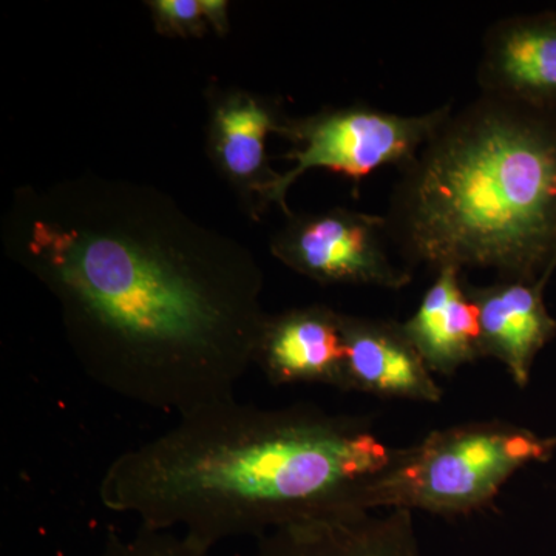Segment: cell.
I'll use <instances>...</instances> for the list:
<instances>
[{
	"instance_id": "obj_1",
	"label": "cell",
	"mask_w": 556,
	"mask_h": 556,
	"mask_svg": "<svg viewBox=\"0 0 556 556\" xmlns=\"http://www.w3.org/2000/svg\"><path fill=\"white\" fill-rule=\"evenodd\" d=\"M2 240L98 386L179 417L236 397L268 318L240 241L152 186L93 174L17 190Z\"/></svg>"
},
{
	"instance_id": "obj_2",
	"label": "cell",
	"mask_w": 556,
	"mask_h": 556,
	"mask_svg": "<svg viewBox=\"0 0 556 556\" xmlns=\"http://www.w3.org/2000/svg\"><path fill=\"white\" fill-rule=\"evenodd\" d=\"M401 452L367 417L311 405L258 408L233 397L179 417L116 457L100 497L148 529L181 527L212 551L229 538L368 508L369 492Z\"/></svg>"
},
{
	"instance_id": "obj_3",
	"label": "cell",
	"mask_w": 556,
	"mask_h": 556,
	"mask_svg": "<svg viewBox=\"0 0 556 556\" xmlns=\"http://www.w3.org/2000/svg\"><path fill=\"white\" fill-rule=\"evenodd\" d=\"M386 219L408 268L548 281L556 269V115L486 94L450 113L402 167Z\"/></svg>"
},
{
	"instance_id": "obj_4",
	"label": "cell",
	"mask_w": 556,
	"mask_h": 556,
	"mask_svg": "<svg viewBox=\"0 0 556 556\" xmlns=\"http://www.w3.org/2000/svg\"><path fill=\"white\" fill-rule=\"evenodd\" d=\"M556 437L486 420L433 431L402 448L372 486L368 508H404L441 517L486 506L522 468L551 460Z\"/></svg>"
},
{
	"instance_id": "obj_5",
	"label": "cell",
	"mask_w": 556,
	"mask_h": 556,
	"mask_svg": "<svg viewBox=\"0 0 556 556\" xmlns=\"http://www.w3.org/2000/svg\"><path fill=\"white\" fill-rule=\"evenodd\" d=\"M453 112L452 105L422 113L396 115L356 104L324 109L302 118L285 116L277 135L292 142L287 159L294 167L278 174L266 195L265 207L277 204L292 215L287 204L289 188L311 169H325L361 181L386 166H407Z\"/></svg>"
},
{
	"instance_id": "obj_6",
	"label": "cell",
	"mask_w": 556,
	"mask_h": 556,
	"mask_svg": "<svg viewBox=\"0 0 556 556\" xmlns=\"http://www.w3.org/2000/svg\"><path fill=\"white\" fill-rule=\"evenodd\" d=\"M386 217L334 207L289 215L270 241V252L289 269L320 285L402 289L413 280L408 266L388 252Z\"/></svg>"
},
{
	"instance_id": "obj_7",
	"label": "cell",
	"mask_w": 556,
	"mask_h": 556,
	"mask_svg": "<svg viewBox=\"0 0 556 556\" xmlns=\"http://www.w3.org/2000/svg\"><path fill=\"white\" fill-rule=\"evenodd\" d=\"M283 119L280 105L268 98L243 90L208 93V159L254 218L265 211L278 177L268 164L266 139L278 134Z\"/></svg>"
},
{
	"instance_id": "obj_8",
	"label": "cell",
	"mask_w": 556,
	"mask_h": 556,
	"mask_svg": "<svg viewBox=\"0 0 556 556\" xmlns=\"http://www.w3.org/2000/svg\"><path fill=\"white\" fill-rule=\"evenodd\" d=\"M255 556H422L413 511L350 508L277 527Z\"/></svg>"
},
{
	"instance_id": "obj_9",
	"label": "cell",
	"mask_w": 556,
	"mask_h": 556,
	"mask_svg": "<svg viewBox=\"0 0 556 556\" xmlns=\"http://www.w3.org/2000/svg\"><path fill=\"white\" fill-rule=\"evenodd\" d=\"M481 94L556 115V11L496 22L478 65Z\"/></svg>"
},
{
	"instance_id": "obj_10",
	"label": "cell",
	"mask_w": 556,
	"mask_h": 556,
	"mask_svg": "<svg viewBox=\"0 0 556 556\" xmlns=\"http://www.w3.org/2000/svg\"><path fill=\"white\" fill-rule=\"evenodd\" d=\"M346 346L342 313L311 305L268 316L254 364L274 386L345 383Z\"/></svg>"
},
{
	"instance_id": "obj_11",
	"label": "cell",
	"mask_w": 556,
	"mask_h": 556,
	"mask_svg": "<svg viewBox=\"0 0 556 556\" xmlns=\"http://www.w3.org/2000/svg\"><path fill=\"white\" fill-rule=\"evenodd\" d=\"M345 338L343 391L438 404L442 388L402 325L342 314Z\"/></svg>"
},
{
	"instance_id": "obj_12",
	"label": "cell",
	"mask_w": 556,
	"mask_h": 556,
	"mask_svg": "<svg viewBox=\"0 0 556 556\" xmlns=\"http://www.w3.org/2000/svg\"><path fill=\"white\" fill-rule=\"evenodd\" d=\"M546 285L522 280L467 285L478 306L484 356L500 361L519 388L529 386L538 354L556 338V318L544 302Z\"/></svg>"
},
{
	"instance_id": "obj_13",
	"label": "cell",
	"mask_w": 556,
	"mask_h": 556,
	"mask_svg": "<svg viewBox=\"0 0 556 556\" xmlns=\"http://www.w3.org/2000/svg\"><path fill=\"white\" fill-rule=\"evenodd\" d=\"M402 327L434 375H453L484 356L478 306L460 269H439L416 313Z\"/></svg>"
},
{
	"instance_id": "obj_14",
	"label": "cell",
	"mask_w": 556,
	"mask_h": 556,
	"mask_svg": "<svg viewBox=\"0 0 556 556\" xmlns=\"http://www.w3.org/2000/svg\"><path fill=\"white\" fill-rule=\"evenodd\" d=\"M94 556H212L211 548L170 530L142 527L131 538H110Z\"/></svg>"
},
{
	"instance_id": "obj_15",
	"label": "cell",
	"mask_w": 556,
	"mask_h": 556,
	"mask_svg": "<svg viewBox=\"0 0 556 556\" xmlns=\"http://www.w3.org/2000/svg\"><path fill=\"white\" fill-rule=\"evenodd\" d=\"M156 31L175 38H203L207 21L201 0H152L146 2Z\"/></svg>"
},
{
	"instance_id": "obj_16",
	"label": "cell",
	"mask_w": 556,
	"mask_h": 556,
	"mask_svg": "<svg viewBox=\"0 0 556 556\" xmlns=\"http://www.w3.org/2000/svg\"><path fill=\"white\" fill-rule=\"evenodd\" d=\"M201 9L215 33L225 36L229 31V3L226 0H201Z\"/></svg>"
}]
</instances>
